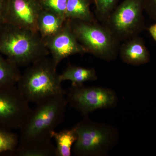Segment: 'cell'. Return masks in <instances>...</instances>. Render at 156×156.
Returning a JSON list of instances; mask_svg holds the SVG:
<instances>
[{"label":"cell","mask_w":156,"mask_h":156,"mask_svg":"<svg viewBox=\"0 0 156 156\" xmlns=\"http://www.w3.org/2000/svg\"><path fill=\"white\" fill-rule=\"evenodd\" d=\"M52 139L56 141V156H71L73 146L77 138L75 127L59 132L53 131Z\"/></svg>","instance_id":"9a60e30c"},{"label":"cell","mask_w":156,"mask_h":156,"mask_svg":"<svg viewBox=\"0 0 156 156\" xmlns=\"http://www.w3.org/2000/svg\"><path fill=\"white\" fill-rule=\"evenodd\" d=\"M57 66L52 58H41L29 66L17 82L20 92L30 103L57 95H66L62 86Z\"/></svg>","instance_id":"3957f363"},{"label":"cell","mask_w":156,"mask_h":156,"mask_svg":"<svg viewBox=\"0 0 156 156\" xmlns=\"http://www.w3.org/2000/svg\"><path fill=\"white\" fill-rule=\"evenodd\" d=\"M66 18L87 22L97 21L90 10L89 0H67Z\"/></svg>","instance_id":"2e32d148"},{"label":"cell","mask_w":156,"mask_h":156,"mask_svg":"<svg viewBox=\"0 0 156 156\" xmlns=\"http://www.w3.org/2000/svg\"><path fill=\"white\" fill-rule=\"evenodd\" d=\"M93 1H95V0H93Z\"/></svg>","instance_id":"cb8c5ba5"},{"label":"cell","mask_w":156,"mask_h":156,"mask_svg":"<svg viewBox=\"0 0 156 156\" xmlns=\"http://www.w3.org/2000/svg\"><path fill=\"white\" fill-rule=\"evenodd\" d=\"M18 67L8 58L0 56V87L17 85L21 75Z\"/></svg>","instance_id":"e0dca14e"},{"label":"cell","mask_w":156,"mask_h":156,"mask_svg":"<svg viewBox=\"0 0 156 156\" xmlns=\"http://www.w3.org/2000/svg\"><path fill=\"white\" fill-rule=\"evenodd\" d=\"M146 0H124L102 24L120 42L139 35L145 28Z\"/></svg>","instance_id":"8992f818"},{"label":"cell","mask_w":156,"mask_h":156,"mask_svg":"<svg viewBox=\"0 0 156 156\" xmlns=\"http://www.w3.org/2000/svg\"><path fill=\"white\" fill-rule=\"evenodd\" d=\"M8 0H0V26L5 23V14Z\"/></svg>","instance_id":"7402d4cb"},{"label":"cell","mask_w":156,"mask_h":156,"mask_svg":"<svg viewBox=\"0 0 156 156\" xmlns=\"http://www.w3.org/2000/svg\"><path fill=\"white\" fill-rule=\"evenodd\" d=\"M41 1L43 9L66 18L67 0H41Z\"/></svg>","instance_id":"ffe728a7"},{"label":"cell","mask_w":156,"mask_h":156,"mask_svg":"<svg viewBox=\"0 0 156 156\" xmlns=\"http://www.w3.org/2000/svg\"><path fill=\"white\" fill-rule=\"evenodd\" d=\"M145 11L152 19L156 21V0H146Z\"/></svg>","instance_id":"44dd1931"},{"label":"cell","mask_w":156,"mask_h":156,"mask_svg":"<svg viewBox=\"0 0 156 156\" xmlns=\"http://www.w3.org/2000/svg\"><path fill=\"white\" fill-rule=\"evenodd\" d=\"M0 52L20 66H27L50 54L38 33L4 23L0 26Z\"/></svg>","instance_id":"7a4b0ae2"},{"label":"cell","mask_w":156,"mask_h":156,"mask_svg":"<svg viewBox=\"0 0 156 156\" xmlns=\"http://www.w3.org/2000/svg\"><path fill=\"white\" fill-rule=\"evenodd\" d=\"M66 95H54L37 104L20 128L19 144L52 140V133L64 120L68 105Z\"/></svg>","instance_id":"6da1fadb"},{"label":"cell","mask_w":156,"mask_h":156,"mask_svg":"<svg viewBox=\"0 0 156 156\" xmlns=\"http://www.w3.org/2000/svg\"><path fill=\"white\" fill-rule=\"evenodd\" d=\"M43 10L41 0H8L5 23L39 33L37 23Z\"/></svg>","instance_id":"9c48e42d"},{"label":"cell","mask_w":156,"mask_h":156,"mask_svg":"<svg viewBox=\"0 0 156 156\" xmlns=\"http://www.w3.org/2000/svg\"><path fill=\"white\" fill-rule=\"evenodd\" d=\"M43 40L51 54V58L57 66L64 58L71 55L87 53L77 40L68 19L58 33Z\"/></svg>","instance_id":"30bf717a"},{"label":"cell","mask_w":156,"mask_h":156,"mask_svg":"<svg viewBox=\"0 0 156 156\" xmlns=\"http://www.w3.org/2000/svg\"><path fill=\"white\" fill-rule=\"evenodd\" d=\"M59 77L62 82L70 81L72 86L83 85L84 83L93 82L98 79L95 69L72 65H69L62 74L59 75Z\"/></svg>","instance_id":"5bb4252c"},{"label":"cell","mask_w":156,"mask_h":156,"mask_svg":"<svg viewBox=\"0 0 156 156\" xmlns=\"http://www.w3.org/2000/svg\"><path fill=\"white\" fill-rule=\"evenodd\" d=\"M69 20L77 40L87 53L108 62L117 58L119 53L120 42L105 26L97 21Z\"/></svg>","instance_id":"5b68a950"},{"label":"cell","mask_w":156,"mask_h":156,"mask_svg":"<svg viewBox=\"0 0 156 156\" xmlns=\"http://www.w3.org/2000/svg\"><path fill=\"white\" fill-rule=\"evenodd\" d=\"M83 117L74 126L77 138L73 153L77 156L107 155L119 142V130L112 125L93 121L89 115Z\"/></svg>","instance_id":"277c9868"},{"label":"cell","mask_w":156,"mask_h":156,"mask_svg":"<svg viewBox=\"0 0 156 156\" xmlns=\"http://www.w3.org/2000/svg\"><path fill=\"white\" fill-rule=\"evenodd\" d=\"M31 110L29 102L16 85L0 87V127L19 130Z\"/></svg>","instance_id":"ba28073f"},{"label":"cell","mask_w":156,"mask_h":156,"mask_svg":"<svg viewBox=\"0 0 156 156\" xmlns=\"http://www.w3.org/2000/svg\"><path fill=\"white\" fill-rule=\"evenodd\" d=\"M68 105L83 116L98 109L113 108L118 103L116 93L105 87L72 86L66 94Z\"/></svg>","instance_id":"52a82bcc"},{"label":"cell","mask_w":156,"mask_h":156,"mask_svg":"<svg viewBox=\"0 0 156 156\" xmlns=\"http://www.w3.org/2000/svg\"><path fill=\"white\" fill-rule=\"evenodd\" d=\"M148 30L151 36L156 42V22L150 26Z\"/></svg>","instance_id":"603a6c76"},{"label":"cell","mask_w":156,"mask_h":156,"mask_svg":"<svg viewBox=\"0 0 156 156\" xmlns=\"http://www.w3.org/2000/svg\"><path fill=\"white\" fill-rule=\"evenodd\" d=\"M124 42L120 45L119 53L123 62L136 66L149 62L150 53L143 39L139 35Z\"/></svg>","instance_id":"8fae6325"},{"label":"cell","mask_w":156,"mask_h":156,"mask_svg":"<svg viewBox=\"0 0 156 156\" xmlns=\"http://www.w3.org/2000/svg\"><path fill=\"white\" fill-rule=\"evenodd\" d=\"M66 20L58 14L43 9L37 23L38 31L42 39L53 36L58 33Z\"/></svg>","instance_id":"7c38bea8"},{"label":"cell","mask_w":156,"mask_h":156,"mask_svg":"<svg viewBox=\"0 0 156 156\" xmlns=\"http://www.w3.org/2000/svg\"><path fill=\"white\" fill-rule=\"evenodd\" d=\"M19 143L18 135L11 130L0 127V154L14 151Z\"/></svg>","instance_id":"ac0fdd59"},{"label":"cell","mask_w":156,"mask_h":156,"mask_svg":"<svg viewBox=\"0 0 156 156\" xmlns=\"http://www.w3.org/2000/svg\"><path fill=\"white\" fill-rule=\"evenodd\" d=\"M119 0H95V16L103 23L116 8Z\"/></svg>","instance_id":"d6986e66"},{"label":"cell","mask_w":156,"mask_h":156,"mask_svg":"<svg viewBox=\"0 0 156 156\" xmlns=\"http://www.w3.org/2000/svg\"><path fill=\"white\" fill-rule=\"evenodd\" d=\"M9 154L16 156H56V147L52 140L19 144L16 149Z\"/></svg>","instance_id":"4fadbf2b"}]
</instances>
